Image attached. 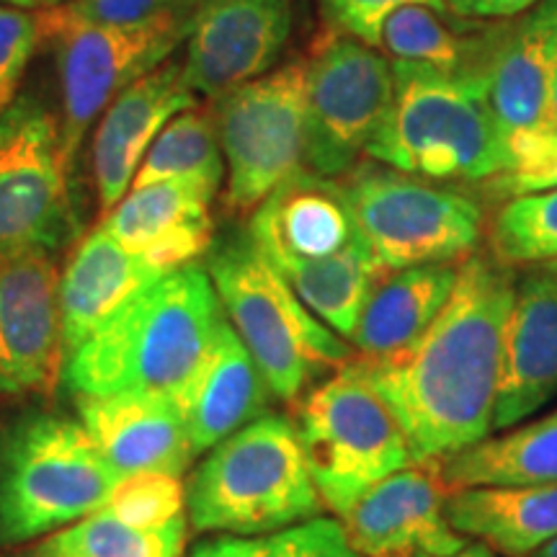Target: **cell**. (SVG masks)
Returning <instances> with one entry per match:
<instances>
[{
	"instance_id": "52a82bcc",
	"label": "cell",
	"mask_w": 557,
	"mask_h": 557,
	"mask_svg": "<svg viewBox=\"0 0 557 557\" xmlns=\"http://www.w3.org/2000/svg\"><path fill=\"white\" fill-rule=\"evenodd\" d=\"M292 423L325 511L336 519L367 487L413 462L398 418L357 354L297 400Z\"/></svg>"
},
{
	"instance_id": "d4e9b609",
	"label": "cell",
	"mask_w": 557,
	"mask_h": 557,
	"mask_svg": "<svg viewBox=\"0 0 557 557\" xmlns=\"http://www.w3.org/2000/svg\"><path fill=\"white\" fill-rule=\"evenodd\" d=\"M459 276V263L387 269L369 292L348 344L357 357L382 359L398 354L429 331L447 308Z\"/></svg>"
},
{
	"instance_id": "e0dca14e",
	"label": "cell",
	"mask_w": 557,
	"mask_h": 557,
	"mask_svg": "<svg viewBox=\"0 0 557 557\" xmlns=\"http://www.w3.org/2000/svg\"><path fill=\"white\" fill-rule=\"evenodd\" d=\"M250 240L276 271L333 261L367 246L341 178L302 169L250 214Z\"/></svg>"
},
{
	"instance_id": "3957f363",
	"label": "cell",
	"mask_w": 557,
	"mask_h": 557,
	"mask_svg": "<svg viewBox=\"0 0 557 557\" xmlns=\"http://www.w3.org/2000/svg\"><path fill=\"white\" fill-rule=\"evenodd\" d=\"M395 96L367 158L429 181H491L506 150L491 107V73H442L395 62Z\"/></svg>"
},
{
	"instance_id": "6da1fadb",
	"label": "cell",
	"mask_w": 557,
	"mask_h": 557,
	"mask_svg": "<svg viewBox=\"0 0 557 557\" xmlns=\"http://www.w3.org/2000/svg\"><path fill=\"white\" fill-rule=\"evenodd\" d=\"M513 295L511 269L472 253L421 338L389 357H357L398 418L413 462H442L493 434Z\"/></svg>"
},
{
	"instance_id": "4fadbf2b",
	"label": "cell",
	"mask_w": 557,
	"mask_h": 557,
	"mask_svg": "<svg viewBox=\"0 0 557 557\" xmlns=\"http://www.w3.org/2000/svg\"><path fill=\"white\" fill-rule=\"evenodd\" d=\"M65 359L54 253L29 250L0 261V395H52Z\"/></svg>"
},
{
	"instance_id": "74e56055",
	"label": "cell",
	"mask_w": 557,
	"mask_h": 557,
	"mask_svg": "<svg viewBox=\"0 0 557 557\" xmlns=\"http://www.w3.org/2000/svg\"><path fill=\"white\" fill-rule=\"evenodd\" d=\"M413 557H500V555L493 553V549L483 545V542L468 540L465 542V547H459L457 553H451V555H413Z\"/></svg>"
},
{
	"instance_id": "9a60e30c",
	"label": "cell",
	"mask_w": 557,
	"mask_h": 557,
	"mask_svg": "<svg viewBox=\"0 0 557 557\" xmlns=\"http://www.w3.org/2000/svg\"><path fill=\"white\" fill-rule=\"evenodd\" d=\"M292 24V0H197L181 62L186 83L214 101L271 73Z\"/></svg>"
},
{
	"instance_id": "836d02e7",
	"label": "cell",
	"mask_w": 557,
	"mask_h": 557,
	"mask_svg": "<svg viewBox=\"0 0 557 557\" xmlns=\"http://www.w3.org/2000/svg\"><path fill=\"white\" fill-rule=\"evenodd\" d=\"M406 5L447 11V0H320V13H323L325 29L377 47L385 21Z\"/></svg>"
},
{
	"instance_id": "7402d4cb",
	"label": "cell",
	"mask_w": 557,
	"mask_h": 557,
	"mask_svg": "<svg viewBox=\"0 0 557 557\" xmlns=\"http://www.w3.org/2000/svg\"><path fill=\"white\" fill-rule=\"evenodd\" d=\"M274 398L259 364L233 325H222L197 374L176 395L178 413L197 455L267 416Z\"/></svg>"
},
{
	"instance_id": "9c48e42d",
	"label": "cell",
	"mask_w": 557,
	"mask_h": 557,
	"mask_svg": "<svg viewBox=\"0 0 557 557\" xmlns=\"http://www.w3.org/2000/svg\"><path fill=\"white\" fill-rule=\"evenodd\" d=\"M341 184L361 238L385 269L462 263L483 238V209L465 191L377 160L357 163Z\"/></svg>"
},
{
	"instance_id": "e575fe53",
	"label": "cell",
	"mask_w": 557,
	"mask_h": 557,
	"mask_svg": "<svg viewBox=\"0 0 557 557\" xmlns=\"http://www.w3.org/2000/svg\"><path fill=\"white\" fill-rule=\"evenodd\" d=\"M191 5H197V0H70L54 9L62 16L90 24H139Z\"/></svg>"
},
{
	"instance_id": "484cf974",
	"label": "cell",
	"mask_w": 557,
	"mask_h": 557,
	"mask_svg": "<svg viewBox=\"0 0 557 557\" xmlns=\"http://www.w3.org/2000/svg\"><path fill=\"white\" fill-rule=\"evenodd\" d=\"M504 26H480L429 5H406L385 21L377 50L395 62L442 73H491Z\"/></svg>"
},
{
	"instance_id": "83f0119b",
	"label": "cell",
	"mask_w": 557,
	"mask_h": 557,
	"mask_svg": "<svg viewBox=\"0 0 557 557\" xmlns=\"http://www.w3.org/2000/svg\"><path fill=\"white\" fill-rule=\"evenodd\" d=\"M160 181H186L218 197L225 181V158L212 114L194 107L165 124L139 165L132 189Z\"/></svg>"
},
{
	"instance_id": "4316f807",
	"label": "cell",
	"mask_w": 557,
	"mask_h": 557,
	"mask_svg": "<svg viewBox=\"0 0 557 557\" xmlns=\"http://www.w3.org/2000/svg\"><path fill=\"white\" fill-rule=\"evenodd\" d=\"M451 491L472 485L557 483V408L442 459Z\"/></svg>"
},
{
	"instance_id": "f1b7e54d",
	"label": "cell",
	"mask_w": 557,
	"mask_h": 557,
	"mask_svg": "<svg viewBox=\"0 0 557 557\" xmlns=\"http://www.w3.org/2000/svg\"><path fill=\"white\" fill-rule=\"evenodd\" d=\"M189 519L145 527L99 508L37 547L45 557H184Z\"/></svg>"
},
{
	"instance_id": "d590c367",
	"label": "cell",
	"mask_w": 557,
	"mask_h": 557,
	"mask_svg": "<svg viewBox=\"0 0 557 557\" xmlns=\"http://www.w3.org/2000/svg\"><path fill=\"white\" fill-rule=\"evenodd\" d=\"M557 186V145L547 152L545 158H540L537 163L527 165V169L519 171H504L498 176L491 178L487 189H491L493 197L500 201L524 197V194H537L547 191Z\"/></svg>"
},
{
	"instance_id": "cb8c5ba5",
	"label": "cell",
	"mask_w": 557,
	"mask_h": 557,
	"mask_svg": "<svg viewBox=\"0 0 557 557\" xmlns=\"http://www.w3.org/2000/svg\"><path fill=\"white\" fill-rule=\"evenodd\" d=\"M449 524L500 557H532L557 540V483L472 485L451 491Z\"/></svg>"
},
{
	"instance_id": "ab89813d",
	"label": "cell",
	"mask_w": 557,
	"mask_h": 557,
	"mask_svg": "<svg viewBox=\"0 0 557 557\" xmlns=\"http://www.w3.org/2000/svg\"><path fill=\"white\" fill-rule=\"evenodd\" d=\"M0 3L13 5V9H24V11L41 9V0H0Z\"/></svg>"
},
{
	"instance_id": "ee69618b",
	"label": "cell",
	"mask_w": 557,
	"mask_h": 557,
	"mask_svg": "<svg viewBox=\"0 0 557 557\" xmlns=\"http://www.w3.org/2000/svg\"><path fill=\"white\" fill-rule=\"evenodd\" d=\"M18 557H45L41 553H37V549H34V553H26V555H18Z\"/></svg>"
},
{
	"instance_id": "30bf717a",
	"label": "cell",
	"mask_w": 557,
	"mask_h": 557,
	"mask_svg": "<svg viewBox=\"0 0 557 557\" xmlns=\"http://www.w3.org/2000/svg\"><path fill=\"white\" fill-rule=\"evenodd\" d=\"M225 158V201L253 214L284 181L305 169L308 152V60H295L238 86L212 109Z\"/></svg>"
},
{
	"instance_id": "277c9868",
	"label": "cell",
	"mask_w": 557,
	"mask_h": 557,
	"mask_svg": "<svg viewBox=\"0 0 557 557\" xmlns=\"http://www.w3.org/2000/svg\"><path fill=\"white\" fill-rule=\"evenodd\" d=\"M197 534L256 537L325 513L289 418L267 413L207 451L184 485Z\"/></svg>"
},
{
	"instance_id": "7bdbcfd3",
	"label": "cell",
	"mask_w": 557,
	"mask_h": 557,
	"mask_svg": "<svg viewBox=\"0 0 557 557\" xmlns=\"http://www.w3.org/2000/svg\"><path fill=\"white\" fill-rule=\"evenodd\" d=\"M542 269H547V271H553V274H557V261L545 263V267H542Z\"/></svg>"
},
{
	"instance_id": "8d00e7d4",
	"label": "cell",
	"mask_w": 557,
	"mask_h": 557,
	"mask_svg": "<svg viewBox=\"0 0 557 557\" xmlns=\"http://www.w3.org/2000/svg\"><path fill=\"white\" fill-rule=\"evenodd\" d=\"M540 0H447V11L468 21H506L532 11Z\"/></svg>"
},
{
	"instance_id": "ac0fdd59",
	"label": "cell",
	"mask_w": 557,
	"mask_h": 557,
	"mask_svg": "<svg viewBox=\"0 0 557 557\" xmlns=\"http://www.w3.org/2000/svg\"><path fill=\"white\" fill-rule=\"evenodd\" d=\"M557 400V274L534 267L517 282L504 336L493 434L513 429Z\"/></svg>"
},
{
	"instance_id": "7a4b0ae2",
	"label": "cell",
	"mask_w": 557,
	"mask_h": 557,
	"mask_svg": "<svg viewBox=\"0 0 557 557\" xmlns=\"http://www.w3.org/2000/svg\"><path fill=\"white\" fill-rule=\"evenodd\" d=\"M225 320L207 267L169 271L67 354L62 382L75 398L111 393L176 398Z\"/></svg>"
},
{
	"instance_id": "44dd1931",
	"label": "cell",
	"mask_w": 557,
	"mask_h": 557,
	"mask_svg": "<svg viewBox=\"0 0 557 557\" xmlns=\"http://www.w3.org/2000/svg\"><path fill=\"white\" fill-rule=\"evenodd\" d=\"M212 194L186 181H160L129 189L101 227L156 269L176 271L212 248Z\"/></svg>"
},
{
	"instance_id": "603a6c76",
	"label": "cell",
	"mask_w": 557,
	"mask_h": 557,
	"mask_svg": "<svg viewBox=\"0 0 557 557\" xmlns=\"http://www.w3.org/2000/svg\"><path fill=\"white\" fill-rule=\"evenodd\" d=\"M163 274L169 271L139 259L101 225L90 230L60 274V310L67 354Z\"/></svg>"
},
{
	"instance_id": "8992f818",
	"label": "cell",
	"mask_w": 557,
	"mask_h": 557,
	"mask_svg": "<svg viewBox=\"0 0 557 557\" xmlns=\"http://www.w3.org/2000/svg\"><path fill=\"white\" fill-rule=\"evenodd\" d=\"M120 475L75 418L32 410L0 434V545L50 537L109 504Z\"/></svg>"
},
{
	"instance_id": "f546056e",
	"label": "cell",
	"mask_w": 557,
	"mask_h": 557,
	"mask_svg": "<svg viewBox=\"0 0 557 557\" xmlns=\"http://www.w3.org/2000/svg\"><path fill=\"white\" fill-rule=\"evenodd\" d=\"M491 248L508 269L557 261V186L506 199L493 218Z\"/></svg>"
},
{
	"instance_id": "2e32d148",
	"label": "cell",
	"mask_w": 557,
	"mask_h": 557,
	"mask_svg": "<svg viewBox=\"0 0 557 557\" xmlns=\"http://www.w3.org/2000/svg\"><path fill=\"white\" fill-rule=\"evenodd\" d=\"M442 462H410L367 487L338 517L361 557L451 555L465 547L447 517Z\"/></svg>"
},
{
	"instance_id": "7c38bea8",
	"label": "cell",
	"mask_w": 557,
	"mask_h": 557,
	"mask_svg": "<svg viewBox=\"0 0 557 557\" xmlns=\"http://www.w3.org/2000/svg\"><path fill=\"white\" fill-rule=\"evenodd\" d=\"M395 96L393 62L377 47L325 29L308 60L305 169L346 176L385 122Z\"/></svg>"
},
{
	"instance_id": "1f68e13d",
	"label": "cell",
	"mask_w": 557,
	"mask_h": 557,
	"mask_svg": "<svg viewBox=\"0 0 557 557\" xmlns=\"http://www.w3.org/2000/svg\"><path fill=\"white\" fill-rule=\"evenodd\" d=\"M116 517L145 527L169 524L173 519L186 517V498L181 478L143 472V475L122 478L109 504L103 506Z\"/></svg>"
},
{
	"instance_id": "b9f144b4",
	"label": "cell",
	"mask_w": 557,
	"mask_h": 557,
	"mask_svg": "<svg viewBox=\"0 0 557 557\" xmlns=\"http://www.w3.org/2000/svg\"><path fill=\"white\" fill-rule=\"evenodd\" d=\"M70 3V0H41V9H54V5Z\"/></svg>"
},
{
	"instance_id": "4dcf8cb0",
	"label": "cell",
	"mask_w": 557,
	"mask_h": 557,
	"mask_svg": "<svg viewBox=\"0 0 557 557\" xmlns=\"http://www.w3.org/2000/svg\"><path fill=\"white\" fill-rule=\"evenodd\" d=\"M191 557H361L336 517H318L302 524L256 537H218L194 547Z\"/></svg>"
},
{
	"instance_id": "5bb4252c",
	"label": "cell",
	"mask_w": 557,
	"mask_h": 557,
	"mask_svg": "<svg viewBox=\"0 0 557 557\" xmlns=\"http://www.w3.org/2000/svg\"><path fill=\"white\" fill-rule=\"evenodd\" d=\"M557 78V0H540L506 24L491 65V107L506 150V169L519 171L545 158L547 114Z\"/></svg>"
},
{
	"instance_id": "60d3db41",
	"label": "cell",
	"mask_w": 557,
	"mask_h": 557,
	"mask_svg": "<svg viewBox=\"0 0 557 557\" xmlns=\"http://www.w3.org/2000/svg\"><path fill=\"white\" fill-rule=\"evenodd\" d=\"M532 557H557V540L555 542H549L547 547H542L537 555H532Z\"/></svg>"
},
{
	"instance_id": "d6986e66",
	"label": "cell",
	"mask_w": 557,
	"mask_h": 557,
	"mask_svg": "<svg viewBox=\"0 0 557 557\" xmlns=\"http://www.w3.org/2000/svg\"><path fill=\"white\" fill-rule=\"evenodd\" d=\"M197 107L181 62L169 60L122 90L94 135V184L103 212L127 197L150 145L173 116Z\"/></svg>"
},
{
	"instance_id": "5b68a950",
	"label": "cell",
	"mask_w": 557,
	"mask_h": 557,
	"mask_svg": "<svg viewBox=\"0 0 557 557\" xmlns=\"http://www.w3.org/2000/svg\"><path fill=\"white\" fill-rule=\"evenodd\" d=\"M207 271L274 398L297 403L354 357L351 344L305 308L248 233L212 243Z\"/></svg>"
},
{
	"instance_id": "8fae6325",
	"label": "cell",
	"mask_w": 557,
	"mask_h": 557,
	"mask_svg": "<svg viewBox=\"0 0 557 557\" xmlns=\"http://www.w3.org/2000/svg\"><path fill=\"white\" fill-rule=\"evenodd\" d=\"M73 186L58 116L21 96L0 120V261L54 253L78 233Z\"/></svg>"
},
{
	"instance_id": "ffe728a7",
	"label": "cell",
	"mask_w": 557,
	"mask_h": 557,
	"mask_svg": "<svg viewBox=\"0 0 557 557\" xmlns=\"http://www.w3.org/2000/svg\"><path fill=\"white\" fill-rule=\"evenodd\" d=\"M81 423L120 478L160 472L184 478L197 457L176 400L152 393L78 398Z\"/></svg>"
},
{
	"instance_id": "d6a6232c",
	"label": "cell",
	"mask_w": 557,
	"mask_h": 557,
	"mask_svg": "<svg viewBox=\"0 0 557 557\" xmlns=\"http://www.w3.org/2000/svg\"><path fill=\"white\" fill-rule=\"evenodd\" d=\"M37 45V13L0 3V120L16 101L18 86Z\"/></svg>"
},
{
	"instance_id": "ba28073f",
	"label": "cell",
	"mask_w": 557,
	"mask_h": 557,
	"mask_svg": "<svg viewBox=\"0 0 557 557\" xmlns=\"http://www.w3.org/2000/svg\"><path fill=\"white\" fill-rule=\"evenodd\" d=\"M191 9L139 24H90L39 9V39L58 47L62 78V156L75 176V158L88 129L132 83L163 65L189 37Z\"/></svg>"
},
{
	"instance_id": "f35d334b",
	"label": "cell",
	"mask_w": 557,
	"mask_h": 557,
	"mask_svg": "<svg viewBox=\"0 0 557 557\" xmlns=\"http://www.w3.org/2000/svg\"><path fill=\"white\" fill-rule=\"evenodd\" d=\"M547 137L557 143V78L553 86V101H549V114H547Z\"/></svg>"
}]
</instances>
